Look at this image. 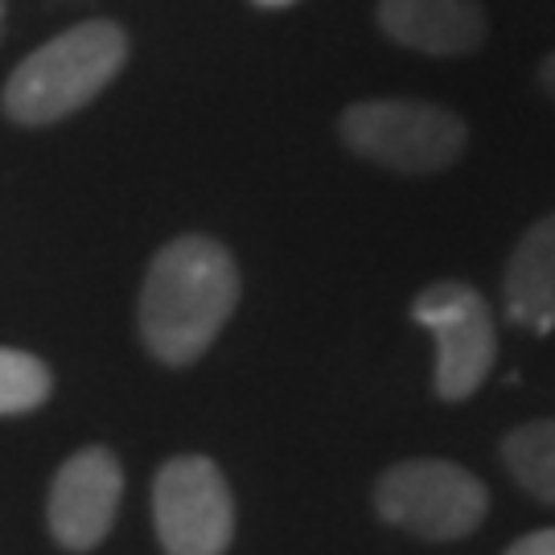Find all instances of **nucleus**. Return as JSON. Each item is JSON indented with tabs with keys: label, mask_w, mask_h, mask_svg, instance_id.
I'll use <instances>...</instances> for the list:
<instances>
[{
	"label": "nucleus",
	"mask_w": 555,
	"mask_h": 555,
	"mask_svg": "<svg viewBox=\"0 0 555 555\" xmlns=\"http://www.w3.org/2000/svg\"><path fill=\"white\" fill-rule=\"evenodd\" d=\"M543 82H547V91L555 95V54L547 62H543Z\"/></svg>",
	"instance_id": "13"
},
{
	"label": "nucleus",
	"mask_w": 555,
	"mask_h": 555,
	"mask_svg": "<svg viewBox=\"0 0 555 555\" xmlns=\"http://www.w3.org/2000/svg\"><path fill=\"white\" fill-rule=\"evenodd\" d=\"M412 318L437 337V396L449 403L469 399L498 358L486 297L465 280H437L412 300Z\"/></svg>",
	"instance_id": "5"
},
{
	"label": "nucleus",
	"mask_w": 555,
	"mask_h": 555,
	"mask_svg": "<svg viewBox=\"0 0 555 555\" xmlns=\"http://www.w3.org/2000/svg\"><path fill=\"white\" fill-rule=\"evenodd\" d=\"M238 305V272L219 238L181 235L160 247L140 288V334L165 366L198 362Z\"/></svg>",
	"instance_id": "1"
},
{
	"label": "nucleus",
	"mask_w": 555,
	"mask_h": 555,
	"mask_svg": "<svg viewBox=\"0 0 555 555\" xmlns=\"http://www.w3.org/2000/svg\"><path fill=\"white\" fill-rule=\"evenodd\" d=\"M506 555H555V527H547V531H531V535H522Z\"/></svg>",
	"instance_id": "12"
},
{
	"label": "nucleus",
	"mask_w": 555,
	"mask_h": 555,
	"mask_svg": "<svg viewBox=\"0 0 555 555\" xmlns=\"http://www.w3.org/2000/svg\"><path fill=\"white\" fill-rule=\"evenodd\" d=\"M378 29L408 50L456 59L486 41V13L477 0H378Z\"/></svg>",
	"instance_id": "8"
},
{
	"label": "nucleus",
	"mask_w": 555,
	"mask_h": 555,
	"mask_svg": "<svg viewBox=\"0 0 555 555\" xmlns=\"http://www.w3.org/2000/svg\"><path fill=\"white\" fill-rule=\"evenodd\" d=\"M259 9H284V4H293V0H256Z\"/></svg>",
	"instance_id": "14"
},
{
	"label": "nucleus",
	"mask_w": 555,
	"mask_h": 555,
	"mask_svg": "<svg viewBox=\"0 0 555 555\" xmlns=\"http://www.w3.org/2000/svg\"><path fill=\"white\" fill-rule=\"evenodd\" d=\"M128 62V38L116 21H82L34 50L4 82V112L17 124H54L100 95Z\"/></svg>",
	"instance_id": "2"
},
{
	"label": "nucleus",
	"mask_w": 555,
	"mask_h": 555,
	"mask_svg": "<svg viewBox=\"0 0 555 555\" xmlns=\"http://www.w3.org/2000/svg\"><path fill=\"white\" fill-rule=\"evenodd\" d=\"M153 518L165 555H222L235 539V502L210 456H173L153 481Z\"/></svg>",
	"instance_id": "6"
},
{
	"label": "nucleus",
	"mask_w": 555,
	"mask_h": 555,
	"mask_svg": "<svg viewBox=\"0 0 555 555\" xmlns=\"http://www.w3.org/2000/svg\"><path fill=\"white\" fill-rule=\"evenodd\" d=\"M119 494H124V469L112 449H79L54 474L50 486V535L59 539L66 552H95L119 511Z\"/></svg>",
	"instance_id": "7"
},
{
	"label": "nucleus",
	"mask_w": 555,
	"mask_h": 555,
	"mask_svg": "<svg viewBox=\"0 0 555 555\" xmlns=\"http://www.w3.org/2000/svg\"><path fill=\"white\" fill-rule=\"evenodd\" d=\"M506 318L547 334L555 330V215L535 222L506 263Z\"/></svg>",
	"instance_id": "9"
},
{
	"label": "nucleus",
	"mask_w": 555,
	"mask_h": 555,
	"mask_svg": "<svg viewBox=\"0 0 555 555\" xmlns=\"http://www.w3.org/2000/svg\"><path fill=\"white\" fill-rule=\"evenodd\" d=\"M341 140L396 173H440L465 153V124L424 100H366L341 112Z\"/></svg>",
	"instance_id": "3"
},
{
	"label": "nucleus",
	"mask_w": 555,
	"mask_h": 555,
	"mask_svg": "<svg viewBox=\"0 0 555 555\" xmlns=\"http://www.w3.org/2000/svg\"><path fill=\"white\" fill-rule=\"evenodd\" d=\"M375 511L399 531L449 543L481 527L490 494L469 469L453 461H399L378 477Z\"/></svg>",
	"instance_id": "4"
},
{
	"label": "nucleus",
	"mask_w": 555,
	"mask_h": 555,
	"mask_svg": "<svg viewBox=\"0 0 555 555\" xmlns=\"http://www.w3.org/2000/svg\"><path fill=\"white\" fill-rule=\"evenodd\" d=\"M54 391V375L41 358L0 346V416L38 412Z\"/></svg>",
	"instance_id": "11"
},
{
	"label": "nucleus",
	"mask_w": 555,
	"mask_h": 555,
	"mask_svg": "<svg viewBox=\"0 0 555 555\" xmlns=\"http://www.w3.org/2000/svg\"><path fill=\"white\" fill-rule=\"evenodd\" d=\"M502 461L527 494L555 506V420H531L515 428L502 440Z\"/></svg>",
	"instance_id": "10"
}]
</instances>
